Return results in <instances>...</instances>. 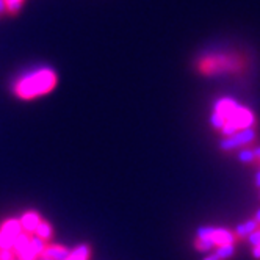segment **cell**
<instances>
[{
  "instance_id": "obj_1",
  "label": "cell",
  "mask_w": 260,
  "mask_h": 260,
  "mask_svg": "<svg viewBox=\"0 0 260 260\" xmlns=\"http://www.w3.org/2000/svg\"><path fill=\"white\" fill-rule=\"evenodd\" d=\"M57 83H58L57 72L50 68H40L36 71H30L21 79H17L13 86V91L19 99L30 101L49 94L57 86Z\"/></svg>"
},
{
  "instance_id": "obj_2",
  "label": "cell",
  "mask_w": 260,
  "mask_h": 260,
  "mask_svg": "<svg viewBox=\"0 0 260 260\" xmlns=\"http://www.w3.org/2000/svg\"><path fill=\"white\" fill-rule=\"evenodd\" d=\"M243 61L237 60V57H228V55H221V57H206L198 61V71L204 76H216L222 72H234L235 68H241Z\"/></svg>"
},
{
  "instance_id": "obj_3",
  "label": "cell",
  "mask_w": 260,
  "mask_h": 260,
  "mask_svg": "<svg viewBox=\"0 0 260 260\" xmlns=\"http://www.w3.org/2000/svg\"><path fill=\"white\" fill-rule=\"evenodd\" d=\"M248 127H255V116H254L251 108L238 104L234 108L232 113L226 118V124L221 130V135L222 137H231L235 132H238V130L248 128Z\"/></svg>"
},
{
  "instance_id": "obj_4",
  "label": "cell",
  "mask_w": 260,
  "mask_h": 260,
  "mask_svg": "<svg viewBox=\"0 0 260 260\" xmlns=\"http://www.w3.org/2000/svg\"><path fill=\"white\" fill-rule=\"evenodd\" d=\"M257 138H258V134H257L255 127L241 128L231 137H222L218 147L222 152H231L234 149H243V147L254 144L257 141Z\"/></svg>"
},
{
  "instance_id": "obj_5",
  "label": "cell",
  "mask_w": 260,
  "mask_h": 260,
  "mask_svg": "<svg viewBox=\"0 0 260 260\" xmlns=\"http://www.w3.org/2000/svg\"><path fill=\"white\" fill-rule=\"evenodd\" d=\"M196 238H204L213 243V246L222 245H235L237 237L231 229L226 228H213V226H201L196 231Z\"/></svg>"
},
{
  "instance_id": "obj_6",
  "label": "cell",
  "mask_w": 260,
  "mask_h": 260,
  "mask_svg": "<svg viewBox=\"0 0 260 260\" xmlns=\"http://www.w3.org/2000/svg\"><path fill=\"white\" fill-rule=\"evenodd\" d=\"M22 226L21 221L11 218L4 221V224L0 226V249H13V245L16 238L21 235Z\"/></svg>"
},
{
  "instance_id": "obj_7",
  "label": "cell",
  "mask_w": 260,
  "mask_h": 260,
  "mask_svg": "<svg viewBox=\"0 0 260 260\" xmlns=\"http://www.w3.org/2000/svg\"><path fill=\"white\" fill-rule=\"evenodd\" d=\"M21 226H22V231L27 232L28 235H33L36 228L40 226V222L43 221L41 215L38 212H35V210H28L25 212L22 216H21Z\"/></svg>"
},
{
  "instance_id": "obj_8",
  "label": "cell",
  "mask_w": 260,
  "mask_h": 260,
  "mask_svg": "<svg viewBox=\"0 0 260 260\" xmlns=\"http://www.w3.org/2000/svg\"><path fill=\"white\" fill-rule=\"evenodd\" d=\"M69 249L63 245H46L41 258H50V260H66L69 255Z\"/></svg>"
},
{
  "instance_id": "obj_9",
  "label": "cell",
  "mask_w": 260,
  "mask_h": 260,
  "mask_svg": "<svg viewBox=\"0 0 260 260\" xmlns=\"http://www.w3.org/2000/svg\"><path fill=\"white\" fill-rule=\"evenodd\" d=\"M238 105V102L237 101H234L232 98H221V99H218L216 102H215V105H213V111H216L218 115H221L222 118H228L232 111H234V108Z\"/></svg>"
},
{
  "instance_id": "obj_10",
  "label": "cell",
  "mask_w": 260,
  "mask_h": 260,
  "mask_svg": "<svg viewBox=\"0 0 260 260\" xmlns=\"http://www.w3.org/2000/svg\"><path fill=\"white\" fill-rule=\"evenodd\" d=\"M91 251H92V249H91V246H89L88 243L77 245L76 248H74V249L69 252V255H68L66 260H89Z\"/></svg>"
},
{
  "instance_id": "obj_11",
  "label": "cell",
  "mask_w": 260,
  "mask_h": 260,
  "mask_svg": "<svg viewBox=\"0 0 260 260\" xmlns=\"http://www.w3.org/2000/svg\"><path fill=\"white\" fill-rule=\"evenodd\" d=\"M35 235H36V237H40L41 240H44L46 243H47V241H50L52 237H53V228L50 226V222H47V221L43 219V221L40 222V226L36 228Z\"/></svg>"
},
{
  "instance_id": "obj_12",
  "label": "cell",
  "mask_w": 260,
  "mask_h": 260,
  "mask_svg": "<svg viewBox=\"0 0 260 260\" xmlns=\"http://www.w3.org/2000/svg\"><path fill=\"white\" fill-rule=\"evenodd\" d=\"M237 158L241 163H246V165H255V163H258V158L254 154V149H249V147H243V149H240Z\"/></svg>"
},
{
  "instance_id": "obj_13",
  "label": "cell",
  "mask_w": 260,
  "mask_h": 260,
  "mask_svg": "<svg viewBox=\"0 0 260 260\" xmlns=\"http://www.w3.org/2000/svg\"><path fill=\"white\" fill-rule=\"evenodd\" d=\"M215 254L218 255L219 260H231L235 254V245H222L218 246Z\"/></svg>"
},
{
  "instance_id": "obj_14",
  "label": "cell",
  "mask_w": 260,
  "mask_h": 260,
  "mask_svg": "<svg viewBox=\"0 0 260 260\" xmlns=\"http://www.w3.org/2000/svg\"><path fill=\"white\" fill-rule=\"evenodd\" d=\"M46 241L44 240H41L40 237H30V248L33 249V252L36 254V257H41V254H43V251H44V248H46Z\"/></svg>"
},
{
  "instance_id": "obj_15",
  "label": "cell",
  "mask_w": 260,
  "mask_h": 260,
  "mask_svg": "<svg viewBox=\"0 0 260 260\" xmlns=\"http://www.w3.org/2000/svg\"><path fill=\"white\" fill-rule=\"evenodd\" d=\"M210 125L216 130V132H221L222 130V127H224V124H226V119L222 118L221 115H218L216 111H212V115H210Z\"/></svg>"
},
{
  "instance_id": "obj_16",
  "label": "cell",
  "mask_w": 260,
  "mask_h": 260,
  "mask_svg": "<svg viewBox=\"0 0 260 260\" xmlns=\"http://www.w3.org/2000/svg\"><path fill=\"white\" fill-rule=\"evenodd\" d=\"M212 248H215V246L209 240H204V238H196L194 240V249L199 251V252H209Z\"/></svg>"
},
{
  "instance_id": "obj_17",
  "label": "cell",
  "mask_w": 260,
  "mask_h": 260,
  "mask_svg": "<svg viewBox=\"0 0 260 260\" xmlns=\"http://www.w3.org/2000/svg\"><path fill=\"white\" fill-rule=\"evenodd\" d=\"M24 0H7V11L10 14H17L22 8Z\"/></svg>"
},
{
  "instance_id": "obj_18",
  "label": "cell",
  "mask_w": 260,
  "mask_h": 260,
  "mask_svg": "<svg viewBox=\"0 0 260 260\" xmlns=\"http://www.w3.org/2000/svg\"><path fill=\"white\" fill-rule=\"evenodd\" d=\"M243 224H245V228H246V232H248V234H252L254 231L260 229V224H258V222H257L254 218H251V219L245 221Z\"/></svg>"
},
{
  "instance_id": "obj_19",
  "label": "cell",
  "mask_w": 260,
  "mask_h": 260,
  "mask_svg": "<svg viewBox=\"0 0 260 260\" xmlns=\"http://www.w3.org/2000/svg\"><path fill=\"white\" fill-rule=\"evenodd\" d=\"M246 240L249 241V245H251V246L260 245V229H257V231H254L252 234H249Z\"/></svg>"
},
{
  "instance_id": "obj_20",
  "label": "cell",
  "mask_w": 260,
  "mask_h": 260,
  "mask_svg": "<svg viewBox=\"0 0 260 260\" xmlns=\"http://www.w3.org/2000/svg\"><path fill=\"white\" fill-rule=\"evenodd\" d=\"M14 252L13 249H0V260H13Z\"/></svg>"
},
{
  "instance_id": "obj_21",
  "label": "cell",
  "mask_w": 260,
  "mask_h": 260,
  "mask_svg": "<svg viewBox=\"0 0 260 260\" xmlns=\"http://www.w3.org/2000/svg\"><path fill=\"white\" fill-rule=\"evenodd\" d=\"M252 257H254L255 260H260V245L252 246Z\"/></svg>"
},
{
  "instance_id": "obj_22",
  "label": "cell",
  "mask_w": 260,
  "mask_h": 260,
  "mask_svg": "<svg viewBox=\"0 0 260 260\" xmlns=\"http://www.w3.org/2000/svg\"><path fill=\"white\" fill-rule=\"evenodd\" d=\"M7 13V0H0V16Z\"/></svg>"
},
{
  "instance_id": "obj_23",
  "label": "cell",
  "mask_w": 260,
  "mask_h": 260,
  "mask_svg": "<svg viewBox=\"0 0 260 260\" xmlns=\"http://www.w3.org/2000/svg\"><path fill=\"white\" fill-rule=\"evenodd\" d=\"M254 185L257 188H260V170L255 173V177H254Z\"/></svg>"
},
{
  "instance_id": "obj_24",
  "label": "cell",
  "mask_w": 260,
  "mask_h": 260,
  "mask_svg": "<svg viewBox=\"0 0 260 260\" xmlns=\"http://www.w3.org/2000/svg\"><path fill=\"white\" fill-rule=\"evenodd\" d=\"M202 260H219V258H218V255L213 252V254H209V255H206V257H204Z\"/></svg>"
},
{
  "instance_id": "obj_25",
  "label": "cell",
  "mask_w": 260,
  "mask_h": 260,
  "mask_svg": "<svg viewBox=\"0 0 260 260\" xmlns=\"http://www.w3.org/2000/svg\"><path fill=\"white\" fill-rule=\"evenodd\" d=\"M252 218H254V219H255V221L258 222V224H260V209H258V210H257V212L254 213V216H252Z\"/></svg>"
},
{
  "instance_id": "obj_26",
  "label": "cell",
  "mask_w": 260,
  "mask_h": 260,
  "mask_svg": "<svg viewBox=\"0 0 260 260\" xmlns=\"http://www.w3.org/2000/svg\"><path fill=\"white\" fill-rule=\"evenodd\" d=\"M254 154H255V155H257V158L260 160V146L254 147Z\"/></svg>"
},
{
  "instance_id": "obj_27",
  "label": "cell",
  "mask_w": 260,
  "mask_h": 260,
  "mask_svg": "<svg viewBox=\"0 0 260 260\" xmlns=\"http://www.w3.org/2000/svg\"><path fill=\"white\" fill-rule=\"evenodd\" d=\"M13 260H19V258H17V257H14V258H13Z\"/></svg>"
},
{
  "instance_id": "obj_28",
  "label": "cell",
  "mask_w": 260,
  "mask_h": 260,
  "mask_svg": "<svg viewBox=\"0 0 260 260\" xmlns=\"http://www.w3.org/2000/svg\"><path fill=\"white\" fill-rule=\"evenodd\" d=\"M43 260H50V258H43Z\"/></svg>"
}]
</instances>
